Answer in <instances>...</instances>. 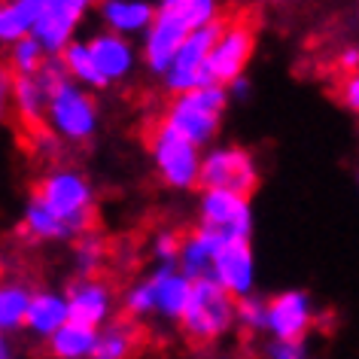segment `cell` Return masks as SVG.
I'll return each instance as SVG.
<instances>
[{"instance_id": "30bf717a", "label": "cell", "mask_w": 359, "mask_h": 359, "mask_svg": "<svg viewBox=\"0 0 359 359\" xmlns=\"http://www.w3.org/2000/svg\"><path fill=\"white\" fill-rule=\"evenodd\" d=\"M65 79H67V74H65L61 58H46L37 67V74L13 79V110L19 113L22 125H28V128H34V131L43 128L49 97Z\"/></svg>"}, {"instance_id": "9a60e30c", "label": "cell", "mask_w": 359, "mask_h": 359, "mask_svg": "<svg viewBox=\"0 0 359 359\" xmlns=\"http://www.w3.org/2000/svg\"><path fill=\"white\" fill-rule=\"evenodd\" d=\"M65 299H67L70 323H76V326L101 329L104 323H110L113 292L101 277H76V283H70Z\"/></svg>"}, {"instance_id": "e575fe53", "label": "cell", "mask_w": 359, "mask_h": 359, "mask_svg": "<svg viewBox=\"0 0 359 359\" xmlns=\"http://www.w3.org/2000/svg\"><path fill=\"white\" fill-rule=\"evenodd\" d=\"M338 67H341V70H347V76H353V74H356V67H359V46H353V43H350L347 49H341Z\"/></svg>"}, {"instance_id": "d6986e66", "label": "cell", "mask_w": 359, "mask_h": 359, "mask_svg": "<svg viewBox=\"0 0 359 359\" xmlns=\"http://www.w3.org/2000/svg\"><path fill=\"white\" fill-rule=\"evenodd\" d=\"M97 13H101L107 31L128 40L137 37V34H147L152 15H156V6L143 4V0H104L97 6Z\"/></svg>"}, {"instance_id": "9c48e42d", "label": "cell", "mask_w": 359, "mask_h": 359, "mask_svg": "<svg viewBox=\"0 0 359 359\" xmlns=\"http://www.w3.org/2000/svg\"><path fill=\"white\" fill-rule=\"evenodd\" d=\"M198 229L213 231L222 241H250V235H253V204L235 192L204 189L198 201Z\"/></svg>"}, {"instance_id": "8992f818", "label": "cell", "mask_w": 359, "mask_h": 359, "mask_svg": "<svg viewBox=\"0 0 359 359\" xmlns=\"http://www.w3.org/2000/svg\"><path fill=\"white\" fill-rule=\"evenodd\" d=\"M149 152H152L156 174L161 177V183H165L168 189H177V192L198 189L201 149H195L192 143L177 137L174 131H168L165 125L158 122L149 137Z\"/></svg>"}, {"instance_id": "7c38bea8", "label": "cell", "mask_w": 359, "mask_h": 359, "mask_svg": "<svg viewBox=\"0 0 359 359\" xmlns=\"http://www.w3.org/2000/svg\"><path fill=\"white\" fill-rule=\"evenodd\" d=\"M253 43H256V34L247 25V19H235V22L222 25L219 37L210 46V55H208L210 83L229 86V83H235L238 76H244V67H247L250 55H253Z\"/></svg>"}, {"instance_id": "4dcf8cb0", "label": "cell", "mask_w": 359, "mask_h": 359, "mask_svg": "<svg viewBox=\"0 0 359 359\" xmlns=\"http://www.w3.org/2000/svg\"><path fill=\"white\" fill-rule=\"evenodd\" d=\"M177 253H180V238L174 235V231H158L156 241H152L156 265H174L177 268Z\"/></svg>"}, {"instance_id": "484cf974", "label": "cell", "mask_w": 359, "mask_h": 359, "mask_svg": "<svg viewBox=\"0 0 359 359\" xmlns=\"http://www.w3.org/2000/svg\"><path fill=\"white\" fill-rule=\"evenodd\" d=\"M22 222H25V231L37 241H70V231L61 226L46 208H43V201L34 192H31V198L25 201Z\"/></svg>"}, {"instance_id": "836d02e7", "label": "cell", "mask_w": 359, "mask_h": 359, "mask_svg": "<svg viewBox=\"0 0 359 359\" xmlns=\"http://www.w3.org/2000/svg\"><path fill=\"white\" fill-rule=\"evenodd\" d=\"M341 104H344L350 113L359 110V79H356V74L341 83Z\"/></svg>"}, {"instance_id": "4316f807", "label": "cell", "mask_w": 359, "mask_h": 359, "mask_svg": "<svg viewBox=\"0 0 359 359\" xmlns=\"http://www.w3.org/2000/svg\"><path fill=\"white\" fill-rule=\"evenodd\" d=\"M107 256V244L97 231H86V235L76 238L74 244V262H76V274L79 277H95L104 265Z\"/></svg>"}, {"instance_id": "d4e9b609", "label": "cell", "mask_w": 359, "mask_h": 359, "mask_svg": "<svg viewBox=\"0 0 359 359\" xmlns=\"http://www.w3.org/2000/svg\"><path fill=\"white\" fill-rule=\"evenodd\" d=\"M28 302H31L28 283H22V280H4L0 283V332H4V335L25 329Z\"/></svg>"}, {"instance_id": "f546056e", "label": "cell", "mask_w": 359, "mask_h": 359, "mask_svg": "<svg viewBox=\"0 0 359 359\" xmlns=\"http://www.w3.org/2000/svg\"><path fill=\"white\" fill-rule=\"evenodd\" d=\"M125 311H128L131 317H149L152 313V295H149L147 277L137 280L134 286H128V292H125Z\"/></svg>"}, {"instance_id": "277c9868", "label": "cell", "mask_w": 359, "mask_h": 359, "mask_svg": "<svg viewBox=\"0 0 359 359\" xmlns=\"http://www.w3.org/2000/svg\"><path fill=\"white\" fill-rule=\"evenodd\" d=\"M97 104L92 92L79 88L76 83L65 79L49 97L46 107V119L43 125L49 128V134H55L65 143H86L95 137L97 131Z\"/></svg>"}, {"instance_id": "44dd1931", "label": "cell", "mask_w": 359, "mask_h": 359, "mask_svg": "<svg viewBox=\"0 0 359 359\" xmlns=\"http://www.w3.org/2000/svg\"><path fill=\"white\" fill-rule=\"evenodd\" d=\"M137 341H140V332H137L134 323L110 320L95 332L92 359H131Z\"/></svg>"}, {"instance_id": "f1b7e54d", "label": "cell", "mask_w": 359, "mask_h": 359, "mask_svg": "<svg viewBox=\"0 0 359 359\" xmlns=\"http://www.w3.org/2000/svg\"><path fill=\"white\" fill-rule=\"evenodd\" d=\"M265 313H268V299L256 292L235 302V323L247 332H265Z\"/></svg>"}, {"instance_id": "4fadbf2b", "label": "cell", "mask_w": 359, "mask_h": 359, "mask_svg": "<svg viewBox=\"0 0 359 359\" xmlns=\"http://www.w3.org/2000/svg\"><path fill=\"white\" fill-rule=\"evenodd\" d=\"M313 320H317V308L304 290H283L268 299L265 332L271 341H304Z\"/></svg>"}, {"instance_id": "d590c367", "label": "cell", "mask_w": 359, "mask_h": 359, "mask_svg": "<svg viewBox=\"0 0 359 359\" xmlns=\"http://www.w3.org/2000/svg\"><path fill=\"white\" fill-rule=\"evenodd\" d=\"M247 92H250V83H247L244 76H238L235 83H229V86H226V95H229V101H231V97H247Z\"/></svg>"}, {"instance_id": "ac0fdd59", "label": "cell", "mask_w": 359, "mask_h": 359, "mask_svg": "<svg viewBox=\"0 0 359 359\" xmlns=\"http://www.w3.org/2000/svg\"><path fill=\"white\" fill-rule=\"evenodd\" d=\"M65 323H70L65 292H55V290L31 292L28 313H25V329H28L31 335L49 341L61 326H65Z\"/></svg>"}, {"instance_id": "603a6c76", "label": "cell", "mask_w": 359, "mask_h": 359, "mask_svg": "<svg viewBox=\"0 0 359 359\" xmlns=\"http://www.w3.org/2000/svg\"><path fill=\"white\" fill-rule=\"evenodd\" d=\"M61 65H65V74L70 83H76L79 88H110L104 83V76L97 74V67H95V61L92 55H88V49H86V40H74L70 46L61 52Z\"/></svg>"}, {"instance_id": "7402d4cb", "label": "cell", "mask_w": 359, "mask_h": 359, "mask_svg": "<svg viewBox=\"0 0 359 359\" xmlns=\"http://www.w3.org/2000/svg\"><path fill=\"white\" fill-rule=\"evenodd\" d=\"M43 10V0H10L0 4V46H13L31 37V28Z\"/></svg>"}, {"instance_id": "e0dca14e", "label": "cell", "mask_w": 359, "mask_h": 359, "mask_svg": "<svg viewBox=\"0 0 359 359\" xmlns=\"http://www.w3.org/2000/svg\"><path fill=\"white\" fill-rule=\"evenodd\" d=\"M147 283L152 295V317L168 320V323L180 320L186 302H189V290H192L189 277H183L174 265H156L147 274Z\"/></svg>"}, {"instance_id": "cb8c5ba5", "label": "cell", "mask_w": 359, "mask_h": 359, "mask_svg": "<svg viewBox=\"0 0 359 359\" xmlns=\"http://www.w3.org/2000/svg\"><path fill=\"white\" fill-rule=\"evenodd\" d=\"M95 332L97 329L76 326V323H65V326L49 338V353L55 359H92Z\"/></svg>"}, {"instance_id": "8d00e7d4", "label": "cell", "mask_w": 359, "mask_h": 359, "mask_svg": "<svg viewBox=\"0 0 359 359\" xmlns=\"http://www.w3.org/2000/svg\"><path fill=\"white\" fill-rule=\"evenodd\" d=\"M0 359H15L13 341H10V335H4V332H0Z\"/></svg>"}, {"instance_id": "d6a6232c", "label": "cell", "mask_w": 359, "mask_h": 359, "mask_svg": "<svg viewBox=\"0 0 359 359\" xmlns=\"http://www.w3.org/2000/svg\"><path fill=\"white\" fill-rule=\"evenodd\" d=\"M13 74L6 65H0V122L6 119V113L13 110Z\"/></svg>"}, {"instance_id": "2e32d148", "label": "cell", "mask_w": 359, "mask_h": 359, "mask_svg": "<svg viewBox=\"0 0 359 359\" xmlns=\"http://www.w3.org/2000/svg\"><path fill=\"white\" fill-rule=\"evenodd\" d=\"M86 49H88L97 74L104 76L107 86L128 79L134 65H137V49H134V43L125 40V37H116L110 31L92 34V37L86 40Z\"/></svg>"}, {"instance_id": "5bb4252c", "label": "cell", "mask_w": 359, "mask_h": 359, "mask_svg": "<svg viewBox=\"0 0 359 359\" xmlns=\"http://www.w3.org/2000/svg\"><path fill=\"white\" fill-rule=\"evenodd\" d=\"M210 280H217L231 299H247L256 292V256L250 241H226L210 262Z\"/></svg>"}, {"instance_id": "83f0119b", "label": "cell", "mask_w": 359, "mask_h": 359, "mask_svg": "<svg viewBox=\"0 0 359 359\" xmlns=\"http://www.w3.org/2000/svg\"><path fill=\"white\" fill-rule=\"evenodd\" d=\"M46 61V52L40 49V43L34 37H25L19 43H13L10 46V74L13 76H31L37 74V67Z\"/></svg>"}, {"instance_id": "8fae6325", "label": "cell", "mask_w": 359, "mask_h": 359, "mask_svg": "<svg viewBox=\"0 0 359 359\" xmlns=\"http://www.w3.org/2000/svg\"><path fill=\"white\" fill-rule=\"evenodd\" d=\"M88 10H92L88 0H43V10L31 28V37L40 43L46 58H58L74 43V34Z\"/></svg>"}, {"instance_id": "6da1fadb", "label": "cell", "mask_w": 359, "mask_h": 359, "mask_svg": "<svg viewBox=\"0 0 359 359\" xmlns=\"http://www.w3.org/2000/svg\"><path fill=\"white\" fill-rule=\"evenodd\" d=\"M34 195L43 201L52 217L70 231V238H79L95 226V186L79 168H52L43 174Z\"/></svg>"}, {"instance_id": "5b68a950", "label": "cell", "mask_w": 359, "mask_h": 359, "mask_svg": "<svg viewBox=\"0 0 359 359\" xmlns=\"http://www.w3.org/2000/svg\"><path fill=\"white\" fill-rule=\"evenodd\" d=\"M222 25H226V19L189 31V37L183 40V46L177 49L174 61H170L168 74L161 76L170 95H186V92H195V88L213 86L208 74V55H210V46L219 37Z\"/></svg>"}, {"instance_id": "52a82bcc", "label": "cell", "mask_w": 359, "mask_h": 359, "mask_svg": "<svg viewBox=\"0 0 359 359\" xmlns=\"http://www.w3.org/2000/svg\"><path fill=\"white\" fill-rule=\"evenodd\" d=\"M259 183V168L256 158L241 147H210L201 152V170H198V186L201 189H219V192H235L250 198V192Z\"/></svg>"}, {"instance_id": "1f68e13d", "label": "cell", "mask_w": 359, "mask_h": 359, "mask_svg": "<svg viewBox=\"0 0 359 359\" xmlns=\"http://www.w3.org/2000/svg\"><path fill=\"white\" fill-rule=\"evenodd\" d=\"M265 359H311L308 341H271L265 347Z\"/></svg>"}, {"instance_id": "7a4b0ae2", "label": "cell", "mask_w": 359, "mask_h": 359, "mask_svg": "<svg viewBox=\"0 0 359 359\" xmlns=\"http://www.w3.org/2000/svg\"><path fill=\"white\" fill-rule=\"evenodd\" d=\"M226 107H229L226 86H204L195 88V92L170 97L168 110L161 116V125L168 131H174L177 137H183L186 143H192L195 149H204L219 134Z\"/></svg>"}, {"instance_id": "3957f363", "label": "cell", "mask_w": 359, "mask_h": 359, "mask_svg": "<svg viewBox=\"0 0 359 359\" xmlns=\"http://www.w3.org/2000/svg\"><path fill=\"white\" fill-rule=\"evenodd\" d=\"M177 323L183 326V335L195 344H213L235 326V299L210 277L192 280L189 302Z\"/></svg>"}, {"instance_id": "ba28073f", "label": "cell", "mask_w": 359, "mask_h": 359, "mask_svg": "<svg viewBox=\"0 0 359 359\" xmlns=\"http://www.w3.org/2000/svg\"><path fill=\"white\" fill-rule=\"evenodd\" d=\"M189 22H186L183 10H180V0H165L156 6L147 34H143V65L152 74L165 76L170 61H174L177 49L183 46V40L189 37Z\"/></svg>"}, {"instance_id": "ffe728a7", "label": "cell", "mask_w": 359, "mask_h": 359, "mask_svg": "<svg viewBox=\"0 0 359 359\" xmlns=\"http://www.w3.org/2000/svg\"><path fill=\"white\" fill-rule=\"evenodd\" d=\"M226 244L219 235L204 229L189 231L186 238H180V253H177V271L189 280H201L210 274V262L217 256V250Z\"/></svg>"}]
</instances>
